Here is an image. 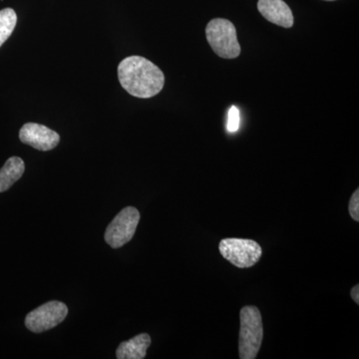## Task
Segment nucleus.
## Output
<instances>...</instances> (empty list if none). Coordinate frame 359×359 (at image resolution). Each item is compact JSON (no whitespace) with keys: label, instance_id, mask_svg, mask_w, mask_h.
I'll return each mask as SVG.
<instances>
[{"label":"nucleus","instance_id":"nucleus-14","mask_svg":"<svg viewBox=\"0 0 359 359\" xmlns=\"http://www.w3.org/2000/svg\"><path fill=\"white\" fill-rule=\"evenodd\" d=\"M351 297H353V299L355 304H359V285H354L353 287V290H351Z\"/></svg>","mask_w":359,"mask_h":359},{"label":"nucleus","instance_id":"nucleus-11","mask_svg":"<svg viewBox=\"0 0 359 359\" xmlns=\"http://www.w3.org/2000/svg\"><path fill=\"white\" fill-rule=\"evenodd\" d=\"M18 23V15L13 8H4L0 11V47L13 34Z\"/></svg>","mask_w":359,"mask_h":359},{"label":"nucleus","instance_id":"nucleus-5","mask_svg":"<svg viewBox=\"0 0 359 359\" xmlns=\"http://www.w3.org/2000/svg\"><path fill=\"white\" fill-rule=\"evenodd\" d=\"M140 222V212L134 207H126L115 217L105 231L106 243L119 249L133 238Z\"/></svg>","mask_w":359,"mask_h":359},{"label":"nucleus","instance_id":"nucleus-12","mask_svg":"<svg viewBox=\"0 0 359 359\" xmlns=\"http://www.w3.org/2000/svg\"><path fill=\"white\" fill-rule=\"evenodd\" d=\"M241 117L240 111L236 106H231L228 113V122H226V130L230 133H235L240 128Z\"/></svg>","mask_w":359,"mask_h":359},{"label":"nucleus","instance_id":"nucleus-7","mask_svg":"<svg viewBox=\"0 0 359 359\" xmlns=\"http://www.w3.org/2000/svg\"><path fill=\"white\" fill-rule=\"evenodd\" d=\"M20 139L26 145L39 151H50L60 142V136L53 130L36 123H26L20 129Z\"/></svg>","mask_w":359,"mask_h":359},{"label":"nucleus","instance_id":"nucleus-1","mask_svg":"<svg viewBox=\"0 0 359 359\" xmlns=\"http://www.w3.org/2000/svg\"><path fill=\"white\" fill-rule=\"evenodd\" d=\"M118 78L123 88L137 98H152L162 91L164 73L154 63L141 56H130L118 66Z\"/></svg>","mask_w":359,"mask_h":359},{"label":"nucleus","instance_id":"nucleus-6","mask_svg":"<svg viewBox=\"0 0 359 359\" xmlns=\"http://www.w3.org/2000/svg\"><path fill=\"white\" fill-rule=\"evenodd\" d=\"M67 314L68 308L65 302H48L26 316L25 327L34 334H41L57 327L65 320Z\"/></svg>","mask_w":359,"mask_h":359},{"label":"nucleus","instance_id":"nucleus-9","mask_svg":"<svg viewBox=\"0 0 359 359\" xmlns=\"http://www.w3.org/2000/svg\"><path fill=\"white\" fill-rule=\"evenodd\" d=\"M151 337L148 334L136 335L133 339L123 341L116 351L118 359H143L146 358Z\"/></svg>","mask_w":359,"mask_h":359},{"label":"nucleus","instance_id":"nucleus-13","mask_svg":"<svg viewBox=\"0 0 359 359\" xmlns=\"http://www.w3.org/2000/svg\"><path fill=\"white\" fill-rule=\"evenodd\" d=\"M349 214L355 222H359V190L355 191L349 201Z\"/></svg>","mask_w":359,"mask_h":359},{"label":"nucleus","instance_id":"nucleus-10","mask_svg":"<svg viewBox=\"0 0 359 359\" xmlns=\"http://www.w3.org/2000/svg\"><path fill=\"white\" fill-rule=\"evenodd\" d=\"M25 164L20 157H11L0 170V193L6 192L25 174Z\"/></svg>","mask_w":359,"mask_h":359},{"label":"nucleus","instance_id":"nucleus-4","mask_svg":"<svg viewBox=\"0 0 359 359\" xmlns=\"http://www.w3.org/2000/svg\"><path fill=\"white\" fill-rule=\"evenodd\" d=\"M219 250L224 259L238 269L252 268L263 254L261 245L245 238H224L219 242Z\"/></svg>","mask_w":359,"mask_h":359},{"label":"nucleus","instance_id":"nucleus-3","mask_svg":"<svg viewBox=\"0 0 359 359\" xmlns=\"http://www.w3.org/2000/svg\"><path fill=\"white\" fill-rule=\"evenodd\" d=\"M205 36L212 50L221 58L233 59L241 54L237 30L230 20L215 18L208 23Z\"/></svg>","mask_w":359,"mask_h":359},{"label":"nucleus","instance_id":"nucleus-2","mask_svg":"<svg viewBox=\"0 0 359 359\" xmlns=\"http://www.w3.org/2000/svg\"><path fill=\"white\" fill-rule=\"evenodd\" d=\"M264 337L263 320L259 309L245 306L241 311L238 351L241 359H255L261 349Z\"/></svg>","mask_w":359,"mask_h":359},{"label":"nucleus","instance_id":"nucleus-8","mask_svg":"<svg viewBox=\"0 0 359 359\" xmlns=\"http://www.w3.org/2000/svg\"><path fill=\"white\" fill-rule=\"evenodd\" d=\"M257 9L269 22L290 28L294 25L292 9L283 0H259Z\"/></svg>","mask_w":359,"mask_h":359},{"label":"nucleus","instance_id":"nucleus-15","mask_svg":"<svg viewBox=\"0 0 359 359\" xmlns=\"http://www.w3.org/2000/svg\"><path fill=\"white\" fill-rule=\"evenodd\" d=\"M325 1H334V0H325Z\"/></svg>","mask_w":359,"mask_h":359}]
</instances>
